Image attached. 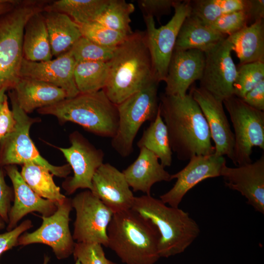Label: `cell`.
<instances>
[{"mask_svg": "<svg viewBox=\"0 0 264 264\" xmlns=\"http://www.w3.org/2000/svg\"><path fill=\"white\" fill-rule=\"evenodd\" d=\"M159 106L172 152L178 159L214 154L207 122L190 92L182 97L164 93Z\"/></svg>", "mask_w": 264, "mask_h": 264, "instance_id": "6da1fadb", "label": "cell"}, {"mask_svg": "<svg viewBox=\"0 0 264 264\" xmlns=\"http://www.w3.org/2000/svg\"><path fill=\"white\" fill-rule=\"evenodd\" d=\"M108 63L109 76L103 90L116 105L157 81L145 35L141 32H132L116 46Z\"/></svg>", "mask_w": 264, "mask_h": 264, "instance_id": "7a4b0ae2", "label": "cell"}, {"mask_svg": "<svg viewBox=\"0 0 264 264\" xmlns=\"http://www.w3.org/2000/svg\"><path fill=\"white\" fill-rule=\"evenodd\" d=\"M107 247L125 264H154L160 258V235L150 220L132 209L113 214Z\"/></svg>", "mask_w": 264, "mask_h": 264, "instance_id": "3957f363", "label": "cell"}, {"mask_svg": "<svg viewBox=\"0 0 264 264\" xmlns=\"http://www.w3.org/2000/svg\"><path fill=\"white\" fill-rule=\"evenodd\" d=\"M131 209L156 227L160 235V257L182 253L199 235L198 225L188 213L178 207L168 206L151 195L135 197Z\"/></svg>", "mask_w": 264, "mask_h": 264, "instance_id": "277c9868", "label": "cell"}, {"mask_svg": "<svg viewBox=\"0 0 264 264\" xmlns=\"http://www.w3.org/2000/svg\"><path fill=\"white\" fill-rule=\"evenodd\" d=\"M42 114L56 117L62 123L70 122L96 135L112 138L118 125L117 105L104 90L80 93L53 105L37 110Z\"/></svg>", "mask_w": 264, "mask_h": 264, "instance_id": "5b68a950", "label": "cell"}, {"mask_svg": "<svg viewBox=\"0 0 264 264\" xmlns=\"http://www.w3.org/2000/svg\"><path fill=\"white\" fill-rule=\"evenodd\" d=\"M49 2L21 0L0 15V89H12L20 78L25 25L34 14L44 11Z\"/></svg>", "mask_w": 264, "mask_h": 264, "instance_id": "8992f818", "label": "cell"}, {"mask_svg": "<svg viewBox=\"0 0 264 264\" xmlns=\"http://www.w3.org/2000/svg\"><path fill=\"white\" fill-rule=\"evenodd\" d=\"M159 82L154 81L117 105L118 125L111 138L112 148L121 156L126 157L133 151V142L142 124L155 118L159 104Z\"/></svg>", "mask_w": 264, "mask_h": 264, "instance_id": "52a82bcc", "label": "cell"}, {"mask_svg": "<svg viewBox=\"0 0 264 264\" xmlns=\"http://www.w3.org/2000/svg\"><path fill=\"white\" fill-rule=\"evenodd\" d=\"M9 96L16 125L14 130L0 142V164L8 166L31 162L47 168L54 176L66 177L71 171L69 164H50L41 155L30 137V127L38 119L29 117L19 107L12 90Z\"/></svg>", "mask_w": 264, "mask_h": 264, "instance_id": "ba28073f", "label": "cell"}, {"mask_svg": "<svg viewBox=\"0 0 264 264\" xmlns=\"http://www.w3.org/2000/svg\"><path fill=\"white\" fill-rule=\"evenodd\" d=\"M232 123L236 166L252 162V149H264V111L256 110L235 95L223 101Z\"/></svg>", "mask_w": 264, "mask_h": 264, "instance_id": "9c48e42d", "label": "cell"}, {"mask_svg": "<svg viewBox=\"0 0 264 264\" xmlns=\"http://www.w3.org/2000/svg\"><path fill=\"white\" fill-rule=\"evenodd\" d=\"M174 14L165 25L157 28L154 18L144 15L146 26V41L150 54L154 77L164 81L180 27L191 14L190 0H176Z\"/></svg>", "mask_w": 264, "mask_h": 264, "instance_id": "30bf717a", "label": "cell"}, {"mask_svg": "<svg viewBox=\"0 0 264 264\" xmlns=\"http://www.w3.org/2000/svg\"><path fill=\"white\" fill-rule=\"evenodd\" d=\"M57 209L51 215L41 216L42 223L34 231L24 232L19 238L17 246L42 243L50 246L58 259L73 254L75 243L69 229L71 199L66 198L57 202Z\"/></svg>", "mask_w": 264, "mask_h": 264, "instance_id": "8fae6325", "label": "cell"}, {"mask_svg": "<svg viewBox=\"0 0 264 264\" xmlns=\"http://www.w3.org/2000/svg\"><path fill=\"white\" fill-rule=\"evenodd\" d=\"M71 205L76 213L73 240L107 247V229L113 212L89 190L75 195Z\"/></svg>", "mask_w": 264, "mask_h": 264, "instance_id": "7c38bea8", "label": "cell"}, {"mask_svg": "<svg viewBox=\"0 0 264 264\" xmlns=\"http://www.w3.org/2000/svg\"><path fill=\"white\" fill-rule=\"evenodd\" d=\"M71 145L57 148L62 153L73 172L62 184L66 194L79 189H92V179L98 168L104 163V153L97 149L78 131L69 136Z\"/></svg>", "mask_w": 264, "mask_h": 264, "instance_id": "4fadbf2b", "label": "cell"}, {"mask_svg": "<svg viewBox=\"0 0 264 264\" xmlns=\"http://www.w3.org/2000/svg\"><path fill=\"white\" fill-rule=\"evenodd\" d=\"M232 51L227 37L204 52L205 66L199 87L222 101L234 95L237 66Z\"/></svg>", "mask_w": 264, "mask_h": 264, "instance_id": "5bb4252c", "label": "cell"}, {"mask_svg": "<svg viewBox=\"0 0 264 264\" xmlns=\"http://www.w3.org/2000/svg\"><path fill=\"white\" fill-rule=\"evenodd\" d=\"M189 161L182 170L171 175L172 180L176 179V183L169 191L160 196V199L170 206L178 207L186 193L201 181L220 176L226 164L224 156L215 154L194 156Z\"/></svg>", "mask_w": 264, "mask_h": 264, "instance_id": "9a60e30c", "label": "cell"}, {"mask_svg": "<svg viewBox=\"0 0 264 264\" xmlns=\"http://www.w3.org/2000/svg\"><path fill=\"white\" fill-rule=\"evenodd\" d=\"M190 92L198 103L207 122L215 144L214 154L233 160L234 134L225 114L223 101L204 89L194 86Z\"/></svg>", "mask_w": 264, "mask_h": 264, "instance_id": "2e32d148", "label": "cell"}, {"mask_svg": "<svg viewBox=\"0 0 264 264\" xmlns=\"http://www.w3.org/2000/svg\"><path fill=\"white\" fill-rule=\"evenodd\" d=\"M76 62L68 51L46 61L33 62L22 59L20 78H26L47 83L63 89L67 98L80 93L74 79Z\"/></svg>", "mask_w": 264, "mask_h": 264, "instance_id": "e0dca14e", "label": "cell"}, {"mask_svg": "<svg viewBox=\"0 0 264 264\" xmlns=\"http://www.w3.org/2000/svg\"><path fill=\"white\" fill-rule=\"evenodd\" d=\"M90 191L113 214L131 209L135 198L122 172L109 163L96 171Z\"/></svg>", "mask_w": 264, "mask_h": 264, "instance_id": "ac0fdd59", "label": "cell"}, {"mask_svg": "<svg viewBox=\"0 0 264 264\" xmlns=\"http://www.w3.org/2000/svg\"><path fill=\"white\" fill-rule=\"evenodd\" d=\"M225 184L239 192L255 211L264 214V155L254 162L229 167L225 164L221 171Z\"/></svg>", "mask_w": 264, "mask_h": 264, "instance_id": "d6986e66", "label": "cell"}, {"mask_svg": "<svg viewBox=\"0 0 264 264\" xmlns=\"http://www.w3.org/2000/svg\"><path fill=\"white\" fill-rule=\"evenodd\" d=\"M205 59L204 52L199 50H174L164 81V94L185 96L192 84L202 78Z\"/></svg>", "mask_w": 264, "mask_h": 264, "instance_id": "ffe728a7", "label": "cell"}, {"mask_svg": "<svg viewBox=\"0 0 264 264\" xmlns=\"http://www.w3.org/2000/svg\"><path fill=\"white\" fill-rule=\"evenodd\" d=\"M5 169L14 191V203L8 214L7 231L15 228L21 219L29 213L37 212L42 216L48 217L56 211V203L34 192L24 181L15 165H8Z\"/></svg>", "mask_w": 264, "mask_h": 264, "instance_id": "44dd1931", "label": "cell"}, {"mask_svg": "<svg viewBox=\"0 0 264 264\" xmlns=\"http://www.w3.org/2000/svg\"><path fill=\"white\" fill-rule=\"evenodd\" d=\"M122 172L133 191H141L145 195H151L155 183L172 180L171 175L165 170L157 156L144 148L139 149L137 158Z\"/></svg>", "mask_w": 264, "mask_h": 264, "instance_id": "7402d4cb", "label": "cell"}, {"mask_svg": "<svg viewBox=\"0 0 264 264\" xmlns=\"http://www.w3.org/2000/svg\"><path fill=\"white\" fill-rule=\"evenodd\" d=\"M12 91L19 107L27 114L67 98L66 92L53 85L20 78Z\"/></svg>", "mask_w": 264, "mask_h": 264, "instance_id": "603a6c76", "label": "cell"}, {"mask_svg": "<svg viewBox=\"0 0 264 264\" xmlns=\"http://www.w3.org/2000/svg\"><path fill=\"white\" fill-rule=\"evenodd\" d=\"M53 56L68 52L82 36L79 25L67 15L57 11H44Z\"/></svg>", "mask_w": 264, "mask_h": 264, "instance_id": "cb8c5ba5", "label": "cell"}, {"mask_svg": "<svg viewBox=\"0 0 264 264\" xmlns=\"http://www.w3.org/2000/svg\"><path fill=\"white\" fill-rule=\"evenodd\" d=\"M227 37L190 14L180 27L174 50L198 49L205 52Z\"/></svg>", "mask_w": 264, "mask_h": 264, "instance_id": "d4e9b609", "label": "cell"}, {"mask_svg": "<svg viewBox=\"0 0 264 264\" xmlns=\"http://www.w3.org/2000/svg\"><path fill=\"white\" fill-rule=\"evenodd\" d=\"M240 64L264 62V20L255 22L227 36Z\"/></svg>", "mask_w": 264, "mask_h": 264, "instance_id": "484cf974", "label": "cell"}, {"mask_svg": "<svg viewBox=\"0 0 264 264\" xmlns=\"http://www.w3.org/2000/svg\"><path fill=\"white\" fill-rule=\"evenodd\" d=\"M43 12L32 15L24 27L23 58L28 61H46L51 60L53 57Z\"/></svg>", "mask_w": 264, "mask_h": 264, "instance_id": "4316f807", "label": "cell"}, {"mask_svg": "<svg viewBox=\"0 0 264 264\" xmlns=\"http://www.w3.org/2000/svg\"><path fill=\"white\" fill-rule=\"evenodd\" d=\"M137 146L139 149L144 148L154 154L164 167L171 165L173 152L167 129L161 116L159 106L155 118L144 131Z\"/></svg>", "mask_w": 264, "mask_h": 264, "instance_id": "83f0119b", "label": "cell"}, {"mask_svg": "<svg viewBox=\"0 0 264 264\" xmlns=\"http://www.w3.org/2000/svg\"><path fill=\"white\" fill-rule=\"evenodd\" d=\"M109 0H58L50 1L44 11H53L68 16L79 25L95 22L103 11Z\"/></svg>", "mask_w": 264, "mask_h": 264, "instance_id": "f1b7e54d", "label": "cell"}, {"mask_svg": "<svg viewBox=\"0 0 264 264\" xmlns=\"http://www.w3.org/2000/svg\"><path fill=\"white\" fill-rule=\"evenodd\" d=\"M21 176L37 195L56 203L61 202L66 198L53 180V175L47 168L33 162L23 164Z\"/></svg>", "mask_w": 264, "mask_h": 264, "instance_id": "f546056e", "label": "cell"}, {"mask_svg": "<svg viewBox=\"0 0 264 264\" xmlns=\"http://www.w3.org/2000/svg\"><path fill=\"white\" fill-rule=\"evenodd\" d=\"M109 72L108 62L77 63L74 79L80 93H93L103 89Z\"/></svg>", "mask_w": 264, "mask_h": 264, "instance_id": "4dcf8cb0", "label": "cell"}, {"mask_svg": "<svg viewBox=\"0 0 264 264\" xmlns=\"http://www.w3.org/2000/svg\"><path fill=\"white\" fill-rule=\"evenodd\" d=\"M190 4V14L209 26L225 14L245 10L247 0H195Z\"/></svg>", "mask_w": 264, "mask_h": 264, "instance_id": "1f68e13d", "label": "cell"}, {"mask_svg": "<svg viewBox=\"0 0 264 264\" xmlns=\"http://www.w3.org/2000/svg\"><path fill=\"white\" fill-rule=\"evenodd\" d=\"M134 10V6L132 3L124 0H109L95 22L111 29L129 35L132 33L130 27V16Z\"/></svg>", "mask_w": 264, "mask_h": 264, "instance_id": "d6a6232c", "label": "cell"}, {"mask_svg": "<svg viewBox=\"0 0 264 264\" xmlns=\"http://www.w3.org/2000/svg\"><path fill=\"white\" fill-rule=\"evenodd\" d=\"M264 80V62L239 65L233 84L234 95L242 99L246 93Z\"/></svg>", "mask_w": 264, "mask_h": 264, "instance_id": "836d02e7", "label": "cell"}, {"mask_svg": "<svg viewBox=\"0 0 264 264\" xmlns=\"http://www.w3.org/2000/svg\"><path fill=\"white\" fill-rule=\"evenodd\" d=\"M116 47L104 46L81 37L69 50L76 63L109 62Z\"/></svg>", "mask_w": 264, "mask_h": 264, "instance_id": "e575fe53", "label": "cell"}, {"mask_svg": "<svg viewBox=\"0 0 264 264\" xmlns=\"http://www.w3.org/2000/svg\"><path fill=\"white\" fill-rule=\"evenodd\" d=\"M79 26L82 37L106 47H116L129 36L108 28L95 21Z\"/></svg>", "mask_w": 264, "mask_h": 264, "instance_id": "d590c367", "label": "cell"}, {"mask_svg": "<svg viewBox=\"0 0 264 264\" xmlns=\"http://www.w3.org/2000/svg\"><path fill=\"white\" fill-rule=\"evenodd\" d=\"M73 255L82 264H117L107 258L102 245L97 243L76 242Z\"/></svg>", "mask_w": 264, "mask_h": 264, "instance_id": "8d00e7d4", "label": "cell"}, {"mask_svg": "<svg viewBox=\"0 0 264 264\" xmlns=\"http://www.w3.org/2000/svg\"><path fill=\"white\" fill-rule=\"evenodd\" d=\"M249 19L244 10L225 14L209 26L226 36L231 35L248 25Z\"/></svg>", "mask_w": 264, "mask_h": 264, "instance_id": "74e56055", "label": "cell"}, {"mask_svg": "<svg viewBox=\"0 0 264 264\" xmlns=\"http://www.w3.org/2000/svg\"><path fill=\"white\" fill-rule=\"evenodd\" d=\"M33 226L31 220H26L12 230L0 234V257L4 252L17 246L20 236Z\"/></svg>", "mask_w": 264, "mask_h": 264, "instance_id": "f35d334b", "label": "cell"}, {"mask_svg": "<svg viewBox=\"0 0 264 264\" xmlns=\"http://www.w3.org/2000/svg\"><path fill=\"white\" fill-rule=\"evenodd\" d=\"M138 1L139 6L144 11V15L159 17L163 15L168 14L176 0H141Z\"/></svg>", "mask_w": 264, "mask_h": 264, "instance_id": "ab89813d", "label": "cell"}, {"mask_svg": "<svg viewBox=\"0 0 264 264\" xmlns=\"http://www.w3.org/2000/svg\"><path fill=\"white\" fill-rule=\"evenodd\" d=\"M13 198L14 191L6 183L3 173L0 169V217L7 224Z\"/></svg>", "mask_w": 264, "mask_h": 264, "instance_id": "60d3db41", "label": "cell"}, {"mask_svg": "<svg viewBox=\"0 0 264 264\" xmlns=\"http://www.w3.org/2000/svg\"><path fill=\"white\" fill-rule=\"evenodd\" d=\"M16 120L12 110L9 108L6 96L0 111V142L14 129Z\"/></svg>", "mask_w": 264, "mask_h": 264, "instance_id": "b9f144b4", "label": "cell"}, {"mask_svg": "<svg viewBox=\"0 0 264 264\" xmlns=\"http://www.w3.org/2000/svg\"><path fill=\"white\" fill-rule=\"evenodd\" d=\"M242 99L251 107L264 111V80L248 92Z\"/></svg>", "mask_w": 264, "mask_h": 264, "instance_id": "7bdbcfd3", "label": "cell"}, {"mask_svg": "<svg viewBox=\"0 0 264 264\" xmlns=\"http://www.w3.org/2000/svg\"><path fill=\"white\" fill-rule=\"evenodd\" d=\"M247 13L249 23L251 24L256 21L264 20V0H247V4L244 10Z\"/></svg>", "mask_w": 264, "mask_h": 264, "instance_id": "ee69618b", "label": "cell"}, {"mask_svg": "<svg viewBox=\"0 0 264 264\" xmlns=\"http://www.w3.org/2000/svg\"><path fill=\"white\" fill-rule=\"evenodd\" d=\"M18 1H1L0 2V15L13 8Z\"/></svg>", "mask_w": 264, "mask_h": 264, "instance_id": "f6af8a7d", "label": "cell"}, {"mask_svg": "<svg viewBox=\"0 0 264 264\" xmlns=\"http://www.w3.org/2000/svg\"><path fill=\"white\" fill-rule=\"evenodd\" d=\"M8 89L7 88H3L0 89V107L2 104L6 96L5 92Z\"/></svg>", "mask_w": 264, "mask_h": 264, "instance_id": "bcb514c9", "label": "cell"}, {"mask_svg": "<svg viewBox=\"0 0 264 264\" xmlns=\"http://www.w3.org/2000/svg\"><path fill=\"white\" fill-rule=\"evenodd\" d=\"M5 224H6L5 222L0 217V230L5 228Z\"/></svg>", "mask_w": 264, "mask_h": 264, "instance_id": "7dc6e473", "label": "cell"}, {"mask_svg": "<svg viewBox=\"0 0 264 264\" xmlns=\"http://www.w3.org/2000/svg\"><path fill=\"white\" fill-rule=\"evenodd\" d=\"M50 258L47 255H44L43 264H47L49 262Z\"/></svg>", "mask_w": 264, "mask_h": 264, "instance_id": "c3c4849f", "label": "cell"}, {"mask_svg": "<svg viewBox=\"0 0 264 264\" xmlns=\"http://www.w3.org/2000/svg\"><path fill=\"white\" fill-rule=\"evenodd\" d=\"M75 264H82L79 261L75 260Z\"/></svg>", "mask_w": 264, "mask_h": 264, "instance_id": "681fc988", "label": "cell"}, {"mask_svg": "<svg viewBox=\"0 0 264 264\" xmlns=\"http://www.w3.org/2000/svg\"><path fill=\"white\" fill-rule=\"evenodd\" d=\"M1 107V106L0 107V111Z\"/></svg>", "mask_w": 264, "mask_h": 264, "instance_id": "f907efd6", "label": "cell"}]
</instances>
